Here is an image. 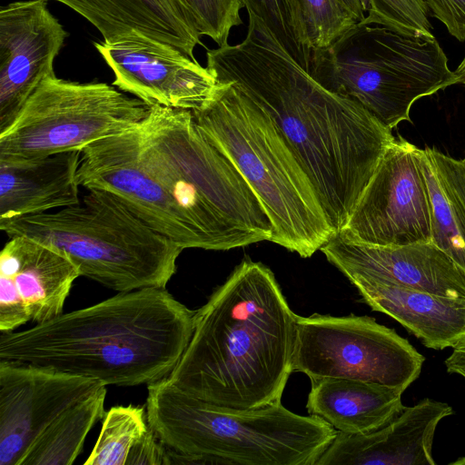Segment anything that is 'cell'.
Segmentation results:
<instances>
[{"label":"cell","mask_w":465,"mask_h":465,"mask_svg":"<svg viewBox=\"0 0 465 465\" xmlns=\"http://www.w3.org/2000/svg\"><path fill=\"white\" fill-rule=\"evenodd\" d=\"M248 17L245 38L208 50L206 67L272 120L337 233L395 137L360 104L320 84L259 17Z\"/></svg>","instance_id":"cell-1"},{"label":"cell","mask_w":465,"mask_h":465,"mask_svg":"<svg viewBox=\"0 0 465 465\" xmlns=\"http://www.w3.org/2000/svg\"><path fill=\"white\" fill-rule=\"evenodd\" d=\"M296 317L272 272L244 260L195 311L192 338L167 378L225 408L281 402L292 372Z\"/></svg>","instance_id":"cell-2"},{"label":"cell","mask_w":465,"mask_h":465,"mask_svg":"<svg viewBox=\"0 0 465 465\" xmlns=\"http://www.w3.org/2000/svg\"><path fill=\"white\" fill-rule=\"evenodd\" d=\"M195 311L165 288L118 294L29 329L1 333L0 360L98 380L149 385L169 376L193 331Z\"/></svg>","instance_id":"cell-3"},{"label":"cell","mask_w":465,"mask_h":465,"mask_svg":"<svg viewBox=\"0 0 465 465\" xmlns=\"http://www.w3.org/2000/svg\"><path fill=\"white\" fill-rule=\"evenodd\" d=\"M137 133L141 159L172 193L205 250L271 240L272 224L258 197L199 130L191 111L151 106Z\"/></svg>","instance_id":"cell-4"},{"label":"cell","mask_w":465,"mask_h":465,"mask_svg":"<svg viewBox=\"0 0 465 465\" xmlns=\"http://www.w3.org/2000/svg\"><path fill=\"white\" fill-rule=\"evenodd\" d=\"M191 111L203 134L233 163L272 224L270 242L303 258L336 233L300 161L268 114L230 83Z\"/></svg>","instance_id":"cell-5"},{"label":"cell","mask_w":465,"mask_h":465,"mask_svg":"<svg viewBox=\"0 0 465 465\" xmlns=\"http://www.w3.org/2000/svg\"><path fill=\"white\" fill-rule=\"evenodd\" d=\"M150 427L169 449L239 465H316L337 430L322 418L302 416L282 402L252 410L195 398L166 377L147 387Z\"/></svg>","instance_id":"cell-6"},{"label":"cell","mask_w":465,"mask_h":465,"mask_svg":"<svg viewBox=\"0 0 465 465\" xmlns=\"http://www.w3.org/2000/svg\"><path fill=\"white\" fill-rule=\"evenodd\" d=\"M0 230L59 250L81 276L118 292L165 288L183 251L103 190H87L74 205L20 217Z\"/></svg>","instance_id":"cell-7"},{"label":"cell","mask_w":465,"mask_h":465,"mask_svg":"<svg viewBox=\"0 0 465 465\" xmlns=\"http://www.w3.org/2000/svg\"><path fill=\"white\" fill-rule=\"evenodd\" d=\"M309 74L392 130L411 105L456 84L433 35L407 32L368 15L329 47L312 53Z\"/></svg>","instance_id":"cell-8"},{"label":"cell","mask_w":465,"mask_h":465,"mask_svg":"<svg viewBox=\"0 0 465 465\" xmlns=\"http://www.w3.org/2000/svg\"><path fill=\"white\" fill-rule=\"evenodd\" d=\"M150 109L114 85L73 82L54 74L43 80L11 125L0 133V159H36L80 151L137 128Z\"/></svg>","instance_id":"cell-9"},{"label":"cell","mask_w":465,"mask_h":465,"mask_svg":"<svg viewBox=\"0 0 465 465\" xmlns=\"http://www.w3.org/2000/svg\"><path fill=\"white\" fill-rule=\"evenodd\" d=\"M424 360L408 340L374 318L296 317L291 369L310 380L351 379L404 392L419 377Z\"/></svg>","instance_id":"cell-10"},{"label":"cell","mask_w":465,"mask_h":465,"mask_svg":"<svg viewBox=\"0 0 465 465\" xmlns=\"http://www.w3.org/2000/svg\"><path fill=\"white\" fill-rule=\"evenodd\" d=\"M338 233L381 246L431 242V204L420 148L395 137Z\"/></svg>","instance_id":"cell-11"},{"label":"cell","mask_w":465,"mask_h":465,"mask_svg":"<svg viewBox=\"0 0 465 465\" xmlns=\"http://www.w3.org/2000/svg\"><path fill=\"white\" fill-rule=\"evenodd\" d=\"M137 128L84 145L76 173L78 185L111 193L183 250H205L203 238L172 193L141 159Z\"/></svg>","instance_id":"cell-12"},{"label":"cell","mask_w":465,"mask_h":465,"mask_svg":"<svg viewBox=\"0 0 465 465\" xmlns=\"http://www.w3.org/2000/svg\"><path fill=\"white\" fill-rule=\"evenodd\" d=\"M94 46L114 72L113 85L150 106L201 110L219 88L207 67L140 32L103 40Z\"/></svg>","instance_id":"cell-13"},{"label":"cell","mask_w":465,"mask_h":465,"mask_svg":"<svg viewBox=\"0 0 465 465\" xmlns=\"http://www.w3.org/2000/svg\"><path fill=\"white\" fill-rule=\"evenodd\" d=\"M104 386L95 379L0 360V465H19L49 423Z\"/></svg>","instance_id":"cell-14"},{"label":"cell","mask_w":465,"mask_h":465,"mask_svg":"<svg viewBox=\"0 0 465 465\" xmlns=\"http://www.w3.org/2000/svg\"><path fill=\"white\" fill-rule=\"evenodd\" d=\"M67 33L45 0L10 3L0 9V133L14 122L47 76Z\"/></svg>","instance_id":"cell-15"},{"label":"cell","mask_w":465,"mask_h":465,"mask_svg":"<svg viewBox=\"0 0 465 465\" xmlns=\"http://www.w3.org/2000/svg\"><path fill=\"white\" fill-rule=\"evenodd\" d=\"M321 251L346 277L361 275L465 300V273L431 242L381 246L335 233Z\"/></svg>","instance_id":"cell-16"},{"label":"cell","mask_w":465,"mask_h":465,"mask_svg":"<svg viewBox=\"0 0 465 465\" xmlns=\"http://www.w3.org/2000/svg\"><path fill=\"white\" fill-rule=\"evenodd\" d=\"M453 413L445 402L424 399L383 427L364 434H337L316 465H435L438 424Z\"/></svg>","instance_id":"cell-17"},{"label":"cell","mask_w":465,"mask_h":465,"mask_svg":"<svg viewBox=\"0 0 465 465\" xmlns=\"http://www.w3.org/2000/svg\"><path fill=\"white\" fill-rule=\"evenodd\" d=\"M347 278L373 311L391 316L427 348H453L465 339V300L361 275Z\"/></svg>","instance_id":"cell-18"},{"label":"cell","mask_w":465,"mask_h":465,"mask_svg":"<svg viewBox=\"0 0 465 465\" xmlns=\"http://www.w3.org/2000/svg\"><path fill=\"white\" fill-rule=\"evenodd\" d=\"M80 151L26 160L0 159V225L78 203Z\"/></svg>","instance_id":"cell-19"},{"label":"cell","mask_w":465,"mask_h":465,"mask_svg":"<svg viewBox=\"0 0 465 465\" xmlns=\"http://www.w3.org/2000/svg\"><path fill=\"white\" fill-rule=\"evenodd\" d=\"M80 272L59 250L25 236H14L0 253V277L23 301L31 321L41 323L63 313Z\"/></svg>","instance_id":"cell-20"},{"label":"cell","mask_w":465,"mask_h":465,"mask_svg":"<svg viewBox=\"0 0 465 465\" xmlns=\"http://www.w3.org/2000/svg\"><path fill=\"white\" fill-rule=\"evenodd\" d=\"M84 17L107 40L133 31L194 58L201 35L183 0H54Z\"/></svg>","instance_id":"cell-21"},{"label":"cell","mask_w":465,"mask_h":465,"mask_svg":"<svg viewBox=\"0 0 465 465\" xmlns=\"http://www.w3.org/2000/svg\"><path fill=\"white\" fill-rule=\"evenodd\" d=\"M306 409L337 431L364 434L376 430L404 408L402 391L379 383L343 378L311 380Z\"/></svg>","instance_id":"cell-22"},{"label":"cell","mask_w":465,"mask_h":465,"mask_svg":"<svg viewBox=\"0 0 465 465\" xmlns=\"http://www.w3.org/2000/svg\"><path fill=\"white\" fill-rule=\"evenodd\" d=\"M431 204V243L465 273V159L420 149Z\"/></svg>","instance_id":"cell-23"},{"label":"cell","mask_w":465,"mask_h":465,"mask_svg":"<svg viewBox=\"0 0 465 465\" xmlns=\"http://www.w3.org/2000/svg\"><path fill=\"white\" fill-rule=\"evenodd\" d=\"M85 465H169L168 448L150 427L141 406L107 411Z\"/></svg>","instance_id":"cell-24"},{"label":"cell","mask_w":465,"mask_h":465,"mask_svg":"<svg viewBox=\"0 0 465 465\" xmlns=\"http://www.w3.org/2000/svg\"><path fill=\"white\" fill-rule=\"evenodd\" d=\"M105 386L71 406L33 441L19 465H71L83 450L88 432L105 414Z\"/></svg>","instance_id":"cell-25"},{"label":"cell","mask_w":465,"mask_h":465,"mask_svg":"<svg viewBox=\"0 0 465 465\" xmlns=\"http://www.w3.org/2000/svg\"><path fill=\"white\" fill-rule=\"evenodd\" d=\"M296 6L302 35L312 53L329 47L358 23L342 0H296Z\"/></svg>","instance_id":"cell-26"},{"label":"cell","mask_w":465,"mask_h":465,"mask_svg":"<svg viewBox=\"0 0 465 465\" xmlns=\"http://www.w3.org/2000/svg\"><path fill=\"white\" fill-rule=\"evenodd\" d=\"M248 14L259 17L288 53L308 73L312 52L302 35L296 0H242Z\"/></svg>","instance_id":"cell-27"},{"label":"cell","mask_w":465,"mask_h":465,"mask_svg":"<svg viewBox=\"0 0 465 465\" xmlns=\"http://www.w3.org/2000/svg\"><path fill=\"white\" fill-rule=\"evenodd\" d=\"M192 14L200 35L218 46L228 44L231 30L242 24V0H183Z\"/></svg>","instance_id":"cell-28"},{"label":"cell","mask_w":465,"mask_h":465,"mask_svg":"<svg viewBox=\"0 0 465 465\" xmlns=\"http://www.w3.org/2000/svg\"><path fill=\"white\" fill-rule=\"evenodd\" d=\"M367 15L407 32L431 35L423 0H368Z\"/></svg>","instance_id":"cell-29"},{"label":"cell","mask_w":465,"mask_h":465,"mask_svg":"<svg viewBox=\"0 0 465 465\" xmlns=\"http://www.w3.org/2000/svg\"><path fill=\"white\" fill-rule=\"evenodd\" d=\"M428 10L459 41L465 40V0H423Z\"/></svg>","instance_id":"cell-30"},{"label":"cell","mask_w":465,"mask_h":465,"mask_svg":"<svg viewBox=\"0 0 465 465\" xmlns=\"http://www.w3.org/2000/svg\"><path fill=\"white\" fill-rule=\"evenodd\" d=\"M452 349L451 354L445 360L447 371L465 378V339Z\"/></svg>","instance_id":"cell-31"},{"label":"cell","mask_w":465,"mask_h":465,"mask_svg":"<svg viewBox=\"0 0 465 465\" xmlns=\"http://www.w3.org/2000/svg\"><path fill=\"white\" fill-rule=\"evenodd\" d=\"M351 13L360 22L365 18L369 9L368 0H342Z\"/></svg>","instance_id":"cell-32"},{"label":"cell","mask_w":465,"mask_h":465,"mask_svg":"<svg viewBox=\"0 0 465 465\" xmlns=\"http://www.w3.org/2000/svg\"><path fill=\"white\" fill-rule=\"evenodd\" d=\"M453 73L456 77V84H462L465 85V56Z\"/></svg>","instance_id":"cell-33"},{"label":"cell","mask_w":465,"mask_h":465,"mask_svg":"<svg viewBox=\"0 0 465 465\" xmlns=\"http://www.w3.org/2000/svg\"><path fill=\"white\" fill-rule=\"evenodd\" d=\"M453 465H465V457H461L459 460L451 462Z\"/></svg>","instance_id":"cell-34"}]
</instances>
